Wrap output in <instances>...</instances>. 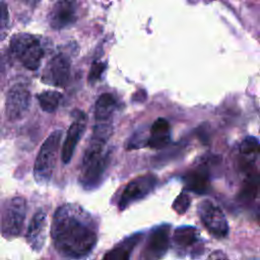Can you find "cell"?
Returning <instances> with one entry per match:
<instances>
[{
	"instance_id": "obj_12",
	"label": "cell",
	"mask_w": 260,
	"mask_h": 260,
	"mask_svg": "<svg viewBox=\"0 0 260 260\" xmlns=\"http://www.w3.org/2000/svg\"><path fill=\"white\" fill-rule=\"evenodd\" d=\"M75 0H59L49 14L50 25L54 29H62L76 20Z\"/></svg>"
},
{
	"instance_id": "obj_6",
	"label": "cell",
	"mask_w": 260,
	"mask_h": 260,
	"mask_svg": "<svg viewBox=\"0 0 260 260\" xmlns=\"http://www.w3.org/2000/svg\"><path fill=\"white\" fill-rule=\"evenodd\" d=\"M199 217L210 235L222 239L229 233L226 218L219 207L209 200H203L198 205Z\"/></svg>"
},
{
	"instance_id": "obj_14",
	"label": "cell",
	"mask_w": 260,
	"mask_h": 260,
	"mask_svg": "<svg viewBox=\"0 0 260 260\" xmlns=\"http://www.w3.org/2000/svg\"><path fill=\"white\" fill-rule=\"evenodd\" d=\"M170 142V125L164 118L156 119L151 128L150 136L147 140L148 146L153 149H161Z\"/></svg>"
},
{
	"instance_id": "obj_15",
	"label": "cell",
	"mask_w": 260,
	"mask_h": 260,
	"mask_svg": "<svg viewBox=\"0 0 260 260\" xmlns=\"http://www.w3.org/2000/svg\"><path fill=\"white\" fill-rule=\"evenodd\" d=\"M141 234H135L116 245L110 250L104 257L103 260H130V256L135 246L138 244Z\"/></svg>"
},
{
	"instance_id": "obj_10",
	"label": "cell",
	"mask_w": 260,
	"mask_h": 260,
	"mask_svg": "<svg viewBox=\"0 0 260 260\" xmlns=\"http://www.w3.org/2000/svg\"><path fill=\"white\" fill-rule=\"evenodd\" d=\"M72 115L74 117V121L67 131L66 138L62 147L61 157L64 164H68L71 160L75 147L81 138L86 126V116L83 112L76 110L72 113Z\"/></svg>"
},
{
	"instance_id": "obj_11",
	"label": "cell",
	"mask_w": 260,
	"mask_h": 260,
	"mask_svg": "<svg viewBox=\"0 0 260 260\" xmlns=\"http://www.w3.org/2000/svg\"><path fill=\"white\" fill-rule=\"evenodd\" d=\"M169 229L168 224H162L150 233L141 254L143 260H158L164 256L169 246Z\"/></svg>"
},
{
	"instance_id": "obj_23",
	"label": "cell",
	"mask_w": 260,
	"mask_h": 260,
	"mask_svg": "<svg viewBox=\"0 0 260 260\" xmlns=\"http://www.w3.org/2000/svg\"><path fill=\"white\" fill-rule=\"evenodd\" d=\"M9 21V12L7 5L4 1L0 2V31L7 27Z\"/></svg>"
},
{
	"instance_id": "obj_21",
	"label": "cell",
	"mask_w": 260,
	"mask_h": 260,
	"mask_svg": "<svg viewBox=\"0 0 260 260\" xmlns=\"http://www.w3.org/2000/svg\"><path fill=\"white\" fill-rule=\"evenodd\" d=\"M190 205V197L186 193H181L176 199L173 204L174 209L179 213L183 214L187 211L188 207Z\"/></svg>"
},
{
	"instance_id": "obj_9",
	"label": "cell",
	"mask_w": 260,
	"mask_h": 260,
	"mask_svg": "<svg viewBox=\"0 0 260 260\" xmlns=\"http://www.w3.org/2000/svg\"><path fill=\"white\" fill-rule=\"evenodd\" d=\"M70 76V60L64 54L54 56L44 69L42 80L53 86L63 87Z\"/></svg>"
},
{
	"instance_id": "obj_2",
	"label": "cell",
	"mask_w": 260,
	"mask_h": 260,
	"mask_svg": "<svg viewBox=\"0 0 260 260\" xmlns=\"http://www.w3.org/2000/svg\"><path fill=\"white\" fill-rule=\"evenodd\" d=\"M110 136L106 133L92 131L82 157L79 176V182L84 189L96 188L103 180L110 157V151L106 148Z\"/></svg>"
},
{
	"instance_id": "obj_18",
	"label": "cell",
	"mask_w": 260,
	"mask_h": 260,
	"mask_svg": "<svg viewBox=\"0 0 260 260\" xmlns=\"http://www.w3.org/2000/svg\"><path fill=\"white\" fill-rule=\"evenodd\" d=\"M185 182L187 187L196 192V193H204L207 190L208 179L207 175L203 171H194L188 174L185 178Z\"/></svg>"
},
{
	"instance_id": "obj_7",
	"label": "cell",
	"mask_w": 260,
	"mask_h": 260,
	"mask_svg": "<svg viewBox=\"0 0 260 260\" xmlns=\"http://www.w3.org/2000/svg\"><path fill=\"white\" fill-rule=\"evenodd\" d=\"M30 105L29 90L22 84L12 86L6 98L5 114L8 120L17 121L24 117Z\"/></svg>"
},
{
	"instance_id": "obj_5",
	"label": "cell",
	"mask_w": 260,
	"mask_h": 260,
	"mask_svg": "<svg viewBox=\"0 0 260 260\" xmlns=\"http://www.w3.org/2000/svg\"><path fill=\"white\" fill-rule=\"evenodd\" d=\"M26 214V202L22 197L10 199L2 213V235L7 239L18 237L22 231Z\"/></svg>"
},
{
	"instance_id": "obj_25",
	"label": "cell",
	"mask_w": 260,
	"mask_h": 260,
	"mask_svg": "<svg viewBox=\"0 0 260 260\" xmlns=\"http://www.w3.org/2000/svg\"><path fill=\"white\" fill-rule=\"evenodd\" d=\"M145 98H146V93H145V91H144L143 89L138 90V91L134 94V96H133L134 101H136V102H142V101L145 100Z\"/></svg>"
},
{
	"instance_id": "obj_4",
	"label": "cell",
	"mask_w": 260,
	"mask_h": 260,
	"mask_svg": "<svg viewBox=\"0 0 260 260\" xmlns=\"http://www.w3.org/2000/svg\"><path fill=\"white\" fill-rule=\"evenodd\" d=\"M10 50L13 56L29 70H37L41 65L44 50L35 36L25 32L14 35L10 40Z\"/></svg>"
},
{
	"instance_id": "obj_19",
	"label": "cell",
	"mask_w": 260,
	"mask_h": 260,
	"mask_svg": "<svg viewBox=\"0 0 260 260\" xmlns=\"http://www.w3.org/2000/svg\"><path fill=\"white\" fill-rule=\"evenodd\" d=\"M62 94L56 90H48L38 94V101L43 111L47 113H54L61 102Z\"/></svg>"
},
{
	"instance_id": "obj_22",
	"label": "cell",
	"mask_w": 260,
	"mask_h": 260,
	"mask_svg": "<svg viewBox=\"0 0 260 260\" xmlns=\"http://www.w3.org/2000/svg\"><path fill=\"white\" fill-rule=\"evenodd\" d=\"M106 69V65L103 62H99L95 61L92 63L91 68L89 70V74H88V81L90 83H94L96 80L100 79V77L102 76L104 70Z\"/></svg>"
},
{
	"instance_id": "obj_3",
	"label": "cell",
	"mask_w": 260,
	"mask_h": 260,
	"mask_svg": "<svg viewBox=\"0 0 260 260\" xmlns=\"http://www.w3.org/2000/svg\"><path fill=\"white\" fill-rule=\"evenodd\" d=\"M62 133L63 132L61 130H55L52 132L40 148L34 166V177L36 182L39 184H46L52 178Z\"/></svg>"
},
{
	"instance_id": "obj_26",
	"label": "cell",
	"mask_w": 260,
	"mask_h": 260,
	"mask_svg": "<svg viewBox=\"0 0 260 260\" xmlns=\"http://www.w3.org/2000/svg\"><path fill=\"white\" fill-rule=\"evenodd\" d=\"M23 1H24L26 4L30 5V6H35L39 0H23Z\"/></svg>"
},
{
	"instance_id": "obj_16",
	"label": "cell",
	"mask_w": 260,
	"mask_h": 260,
	"mask_svg": "<svg viewBox=\"0 0 260 260\" xmlns=\"http://www.w3.org/2000/svg\"><path fill=\"white\" fill-rule=\"evenodd\" d=\"M173 242L178 250L187 251L199 243L198 231L192 226H180L174 232Z\"/></svg>"
},
{
	"instance_id": "obj_8",
	"label": "cell",
	"mask_w": 260,
	"mask_h": 260,
	"mask_svg": "<svg viewBox=\"0 0 260 260\" xmlns=\"http://www.w3.org/2000/svg\"><path fill=\"white\" fill-rule=\"evenodd\" d=\"M157 182V179L153 175H144L140 176L133 181H131L123 191L120 201L119 207L121 210L128 207L133 202L142 199L150 191L153 190Z\"/></svg>"
},
{
	"instance_id": "obj_17",
	"label": "cell",
	"mask_w": 260,
	"mask_h": 260,
	"mask_svg": "<svg viewBox=\"0 0 260 260\" xmlns=\"http://www.w3.org/2000/svg\"><path fill=\"white\" fill-rule=\"evenodd\" d=\"M116 101L110 93H103L95 103L94 118L96 122H111Z\"/></svg>"
},
{
	"instance_id": "obj_24",
	"label": "cell",
	"mask_w": 260,
	"mask_h": 260,
	"mask_svg": "<svg viewBox=\"0 0 260 260\" xmlns=\"http://www.w3.org/2000/svg\"><path fill=\"white\" fill-rule=\"evenodd\" d=\"M208 260H229V259L225 256V254H223L221 251H215L209 255Z\"/></svg>"
},
{
	"instance_id": "obj_13",
	"label": "cell",
	"mask_w": 260,
	"mask_h": 260,
	"mask_svg": "<svg viewBox=\"0 0 260 260\" xmlns=\"http://www.w3.org/2000/svg\"><path fill=\"white\" fill-rule=\"evenodd\" d=\"M47 228V215L43 210H39L32 216L26 232V241L34 251H40L44 247Z\"/></svg>"
},
{
	"instance_id": "obj_1",
	"label": "cell",
	"mask_w": 260,
	"mask_h": 260,
	"mask_svg": "<svg viewBox=\"0 0 260 260\" xmlns=\"http://www.w3.org/2000/svg\"><path fill=\"white\" fill-rule=\"evenodd\" d=\"M51 237L60 254L75 259L88 255L98 241L96 229L89 214L72 203L63 204L55 211Z\"/></svg>"
},
{
	"instance_id": "obj_20",
	"label": "cell",
	"mask_w": 260,
	"mask_h": 260,
	"mask_svg": "<svg viewBox=\"0 0 260 260\" xmlns=\"http://www.w3.org/2000/svg\"><path fill=\"white\" fill-rule=\"evenodd\" d=\"M259 149H260L259 140L253 136L246 137L240 145V151L245 155L254 154L257 151H259Z\"/></svg>"
}]
</instances>
